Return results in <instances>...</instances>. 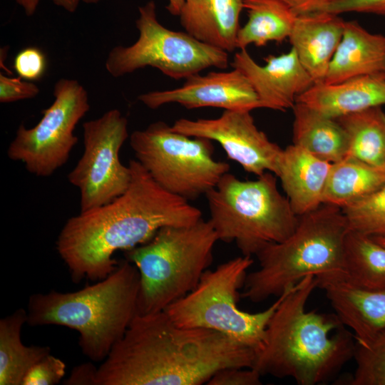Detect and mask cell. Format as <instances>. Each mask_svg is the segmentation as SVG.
Listing matches in <instances>:
<instances>
[{"label":"cell","mask_w":385,"mask_h":385,"mask_svg":"<svg viewBox=\"0 0 385 385\" xmlns=\"http://www.w3.org/2000/svg\"><path fill=\"white\" fill-rule=\"evenodd\" d=\"M322 11L339 15L357 12L385 16V0H337Z\"/></svg>","instance_id":"836d02e7"},{"label":"cell","mask_w":385,"mask_h":385,"mask_svg":"<svg viewBox=\"0 0 385 385\" xmlns=\"http://www.w3.org/2000/svg\"><path fill=\"white\" fill-rule=\"evenodd\" d=\"M332 163L297 145H288L279 158L276 176L292 210L298 216L323 204Z\"/></svg>","instance_id":"e0dca14e"},{"label":"cell","mask_w":385,"mask_h":385,"mask_svg":"<svg viewBox=\"0 0 385 385\" xmlns=\"http://www.w3.org/2000/svg\"><path fill=\"white\" fill-rule=\"evenodd\" d=\"M349 138L351 156L385 168V113L373 107L336 118Z\"/></svg>","instance_id":"4316f807"},{"label":"cell","mask_w":385,"mask_h":385,"mask_svg":"<svg viewBox=\"0 0 385 385\" xmlns=\"http://www.w3.org/2000/svg\"><path fill=\"white\" fill-rule=\"evenodd\" d=\"M302 103L333 118L385 105V73L354 77L338 83H314L297 96Z\"/></svg>","instance_id":"ac0fdd59"},{"label":"cell","mask_w":385,"mask_h":385,"mask_svg":"<svg viewBox=\"0 0 385 385\" xmlns=\"http://www.w3.org/2000/svg\"><path fill=\"white\" fill-rule=\"evenodd\" d=\"M385 184V168L351 156L332 163L323 203L346 207L371 194Z\"/></svg>","instance_id":"603a6c76"},{"label":"cell","mask_w":385,"mask_h":385,"mask_svg":"<svg viewBox=\"0 0 385 385\" xmlns=\"http://www.w3.org/2000/svg\"><path fill=\"white\" fill-rule=\"evenodd\" d=\"M385 73V36L369 32L356 21H345L342 39L324 83L334 84Z\"/></svg>","instance_id":"44dd1931"},{"label":"cell","mask_w":385,"mask_h":385,"mask_svg":"<svg viewBox=\"0 0 385 385\" xmlns=\"http://www.w3.org/2000/svg\"><path fill=\"white\" fill-rule=\"evenodd\" d=\"M128 123L118 109L83 123L84 150L68 175L79 190L81 212L106 205L127 190L131 171L120 162L119 153L129 136Z\"/></svg>","instance_id":"7c38bea8"},{"label":"cell","mask_w":385,"mask_h":385,"mask_svg":"<svg viewBox=\"0 0 385 385\" xmlns=\"http://www.w3.org/2000/svg\"><path fill=\"white\" fill-rule=\"evenodd\" d=\"M53 94V102L42 111L39 122L31 128L19 125L7 149L9 159L41 178L51 176L68 161L78 143L75 128L90 109L88 92L77 80L59 79Z\"/></svg>","instance_id":"8fae6325"},{"label":"cell","mask_w":385,"mask_h":385,"mask_svg":"<svg viewBox=\"0 0 385 385\" xmlns=\"http://www.w3.org/2000/svg\"><path fill=\"white\" fill-rule=\"evenodd\" d=\"M342 323L355 339H366L385 329V287L364 289L343 278L317 282Z\"/></svg>","instance_id":"d6986e66"},{"label":"cell","mask_w":385,"mask_h":385,"mask_svg":"<svg viewBox=\"0 0 385 385\" xmlns=\"http://www.w3.org/2000/svg\"><path fill=\"white\" fill-rule=\"evenodd\" d=\"M356 369L351 385H385V329L366 339H355Z\"/></svg>","instance_id":"83f0119b"},{"label":"cell","mask_w":385,"mask_h":385,"mask_svg":"<svg viewBox=\"0 0 385 385\" xmlns=\"http://www.w3.org/2000/svg\"><path fill=\"white\" fill-rule=\"evenodd\" d=\"M297 16L322 11L337 0H282Z\"/></svg>","instance_id":"d590c367"},{"label":"cell","mask_w":385,"mask_h":385,"mask_svg":"<svg viewBox=\"0 0 385 385\" xmlns=\"http://www.w3.org/2000/svg\"><path fill=\"white\" fill-rule=\"evenodd\" d=\"M27 319V311L19 308L0 319V385H21L31 368L51 354L48 346L24 344L21 330Z\"/></svg>","instance_id":"cb8c5ba5"},{"label":"cell","mask_w":385,"mask_h":385,"mask_svg":"<svg viewBox=\"0 0 385 385\" xmlns=\"http://www.w3.org/2000/svg\"><path fill=\"white\" fill-rule=\"evenodd\" d=\"M167 10L173 16H178L184 0H168Z\"/></svg>","instance_id":"74e56055"},{"label":"cell","mask_w":385,"mask_h":385,"mask_svg":"<svg viewBox=\"0 0 385 385\" xmlns=\"http://www.w3.org/2000/svg\"><path fill=\"white\" fill-rule=\"evenodd\" d=\"M97 367L92 363L86 362L76 366L68 378L63 381L66 385H95Z\"/></svg>","instance_id":"e575fe53"},{"label":"cell","mask_w":385,"mask_h":385,"mask_svg":"<svg viewBox=\"0 0 385 385\" xmlns=\"http://www.w3.org/2000/svg\"><path fill=\"white\" fill-rule=\"evenodd\" d=\"M130 145L159 185L189 202L205 195L230 170L214 158L212 140L175 132L163 121L133 131Z\"/></svg>","instance_id":"9c48e42d"},{"label":"cell","mask_w":385,"mask_h":385,"mask_svg":"<svg viewBox=\"0 0 385 385\" xmlns=\"http://www.w3.org/2000/svg\"><path fill=\"white\" fill-rule=\"evenodd\" d=\"M205 196L218 240L235 242L242 255H256L284 240L298 224L299 216L271 172L247 180L228 172Z\"/></svg>","instance_id":"52a82bcc"},{"label":"cell","mask_w":385,"mask_h":385,"mask_svg":"<svg viewBox=\"0 0 385 385\" xmlns=\"http://www.w3.org/2000/svg\"><path fill=\"white\" fill-rule=\"evenodd\" d=\"M24 10L27 16H31L36 12L41 0H15ZM55 5L60 6L69 13L75 12L81 0H51Z\"/></svg>","instance_id":"8d00e7d4"},{"label":"cell","mask_w":385,"mask_h":385,"mask_svg":"<svg viewBox=\"0 0 385 385\" xmlns=\"http://www.w3.org/2000/svg\"><path fill=\"white\" fill-rule=\"evenodd\" d=\"M217 241L210 221L201 218L163 227L146 243L125 251L140 274L137 314L163 312L190 292L211 265Z\"/></svg>","instance_id":"8992f818"},{"label":"cell","mask_w":385,"mask_h":385,"mask_svg":"<svg viewBox=\"0 0 385 385\" xmlns=\"http://www.w3.org/2000/svg\"><path fill=\"white\" fill-rule=\"evenodd\" d=\"M255 355L220 332L180 327L165 311L136 314L97 367L95 385H200L224 368H252Z\"/></svg>","instance_id":"6da1fadb"},{"label":"cell","mask_w":385,"mask_h":385,"mask_svg":"<svg viewBox=\"0 0 385 385\" xmlns=\"http://www.w3.org/2000/svg\"><path fill=\"white\" fill-rule=\"evenodd\" d=\"M265 61L260 65L246 49H241L235 54L231 65L248 79L261 108L279 111L292 108L297 96L314 84L312 78L292 48L277 56L270 55Z\"/></svg>","instance_id":"9a60e30c"},{"label":"cell","mask_w":385,"mask_h":385,"mask_svg":"<svg viewBox=\"0 0 385 385\" xmlns=\"http://www.w3.org/2000/svg\"><path fill=\"white\" fill-rule=\"evenodd\" d=\"M243 6L248 19L238 31L237 48L281 43L290 36L297 15L282 0H243Z\"/></svg>","instance_id":"d4e9b609"},{"label":"cell","mask_w":385,"mask_h":385,"mask_svg":"<svg viewBox=\"0 0 385 385\" xmlns=\"http://www.w3.org/2000/svg\"><path fill=\"white\" fill-rule=\"evenodd\" d=\"M349 227L342 210L322 204L299 216L294 232L256 255L259 267L247 274L242 297L254 303L279 297L307 276L317 282L344 278V245Z\"/></svg>","instance_id":"5b68a950"},{"label":"cell","mask_w":385,"mask_h":385,"mask_svg":"<svg viewBox=\"0 0 385 385\" xmlns=\"http://www.w3.org/2000/svg\"><path fill=\"white\" fill-rule=\"evenodd\" d=\"M145 106L156 109L178 103L188 109L212 107L251 111L261 105L251 83L239 70L200 73L186 78L182 86L138 96Z\"/></svg>","instance_id":"5bb4252c"},{"label":"cell","mask_w":385,"mask_h":385,"mask_svg":"<svg viewBox=\"0 0 385 385\" xmlns=\"http://www.w3.org/2000/svg\"><path fill=\"white\" fill-rule=\"evenodd\" d=\"M376 241H378L379 243L385 245V237H374Z\"/></svg>","instance_id":"ab89813d"},{"label":"cell","mask_w":385,"mask_h":385,"mask_svg":"<svg viewBox=\"0 0 385 385\" xmlns=\"http://www.w3.org/2000/svg\"><path fill=\"white\" fill-rule=\"evenodd\" d=\"M343 278L364 289L385 287V245L374 237L349 230L344 245Z\"/></svg>","instance_id":"484cf974"},{"label":"cell","mask_w":385,"mask_h":385,"mask_svg":"<svg viewBox=\"0 0 385 385\" xmlns=\"http://www.w3.org/2000/svg\"><path fill=\"white\" fill-rule=\"evenodd\" d=\"M138 13L137 41L128 46H115L108 53L105 67L113 77L150 66L179 80L208 68H227V52L202 43L186 31L170 30L162 25L153 0L140 6Z\"/></svg>","instance_id":"30bf717a"},{"label":"cell","mask_w":385,"mask_h":385,"mask_svg":"<svg viewBox=\"0 0 385 385\" xmlns=\"http://www.w3.org/2000/svg\"><path fill=\"white\" fill-rule=\"evenodd\" d=\"M252 264L250 256L242 255L219 265L214 270H207L190 292L164 311L180 327L220 332L256 353L263 345L268 323L285 290L262 312L250 313L240 309L239 290Z\"/></svg>","instance_id":"ba28073f"},{"label":"cell","mask_w":385,"mask_h":385,"mask_svg":"<svg viewBox=\"0 0 385 385\" xmlns=\"http://www.w3.org/2000/svg\"><path fill=\"white\" fill-rule=\"evenodd\" d=\"M292 110L293 144L331 163L347 155L349 138L336 118L297 102Z\"/></svg>","instance_id":"7402d4cb"},{"label":"cell","mask_w":385,"mask_h":385,"mask_svg":"<svg viewBox=\"0 0 385 385\" xmlns=\"http://www.w3.org/2000/svg\"><path fill=\"white\" fill-rule=\"evenodd\" d=\"M344 23L339 14L324 11L297 16L288 38L314 83L324 82Z\"/></svg>","instance_id":"2e32d148"},{"label":"cell","mask_w":385,"mask_h":385,"mask_svg":"<svg viewBox=\"0 0 385 385\" xmlns=\"http://www.w3.org/2000/svg\"><path fill=\"white\" fill-rule=\"evenodd\" d=\"M171 128L190 137L217 142L227 158L247 173L257 176L266 172L277 174L282 149L257 127L250 111L225 110L216 118H180Z\"/></svg>","instance_id":"4fadbf2b"},{"label":"cell","mask_w":385,"mask_h":385,"mask_svg":"<svg viewBox=\"0 0 385 385\" xmlns=\"http://www.w3.org/2000/svg\"><path fill=\"white\" fill-rule=\"evenodd\" d=\"M128 165L127 190L111 202L70 217L56 250L75 283L105 279L116 268L118 250L148 242L165 226H185L202 218L200 209L159 185L137 160Z\"/></svg>","instance_id":"7a4b0ae2"},{"label":"cell","mask_w":385,"mask_h":385,"mask_svg":"<svg viewBox=\"0 0 385 385\" xmlns=\"http://www.w3.org/2000/svg\"><path fill=\"white\" fill-rule=\"evenodd\" d=\"M102 1H104V0H81V1L86 3V4H97L98 2H101Z\"/></svg>","instance_id":"f35d334b"},{"label":"cell","mask_w":385,"mask_h":385,"mask_svg":"<svg viewBox=\"0 0 385 385\" xmlns=\"http://www.w3.org/2000/svg\"><path fill=\"white\" fill-rule=\"evenodd\" d=\"M66 364L49 354L34 364L23 379L21 385H54L65 376Z\"/></svg>","instance_id":"f546056e"},{"label":"cell","mask_w":385,"mask_h":385,"mask_svg":"<svg viewBox=\"0 0 385 385\" xmlns=\"http://www.w3.org/2000/svg\"><path fill=\"white\" fill-rule=\"evenodd\" d=\"M262 376L253 368L227 367L217 371L209 385H260Z\"/></svg>","instance_id":"d6a6232c"},{"label":"cell","mask_w":385,"mask_h":385,"mask_svg":"<svg viewBox=\"0 0 385 385\" xmlns=\"http://www.w3.org/2000/svg\"><path fill=\"white\" fill-rule=\"evenodd\" d=\"M342 210L350 230L374 237H385V184Z\"/></svg>","instance_id":"f1b7e54d"},{"label":"cell","mask_w":385,"mask_h":385,"mask_svg":"<svg viewBox=\"0 0 385 385\" xmlns=\"http://www.w3.org/2000/svg\"><path fill=\"white\" fill-rule=\"evenodd\" d=\"M39 92L35 83L24 81L20 76L11 77L0 73V102L2 103L33 98Z\"/></svg>","instance_id":"1f68e13d"},{"label":"cell","mask_w":385,"mask_h":385,"mask_svg":"<svg viewBox=\"0 0 385 385\" xmlns=\"http://www.w3.org/2000/svg\"><path fill=\"white\" fill-rule=\"evenodd\" d=\"M316 287L317 278L307 276L284 291L252 367L262 376L291 378L299 385L319 384L353 358L354 334L337 315L306 309Z\"/></svg>","instance_id":"3957f363"},{"label":"cell","mask_w":385,"mask_h":385,"mask_svg":"<svg viewBox=\"0 0 385 385\" xmlns=\"http://www.w3.org/2000/svg\"><path fill=\"white\" fill-rule=\"evenodd\" d=\"M46 61L43 53L38 48L27 47L20 51L14 58V68L24 80L40 79L46 70Z\"/></svg>","instance_id":"4dcf8cb0"},{"label":"cell","mask_w":385,"mask_h":385,"mask_svg":"<svg viewBox=\"0 0 385 385\" xmlns=\"http://www.w3.org/2000/svg\"><path fill=\"white\" fill-rule=\"evenodd\" d=\"M139 288L138 270L125 259L105 279L81 289L31 295L27 324L74 329L83 354L103 361L137 314Z\"/></svg>","instance_id":"277c9868"},{"label":"cell","mask_w":385,"mask_h":385,"mask_svg":"<svg viewBox=\"0 0 385 385\" xmlns=\"http://www.w3.org/2000/svg\"><path fill=\"white\" fill-rule=\"evenodd\" d=\"M243 9V0H184L178 16L192 37L230 53L237 48Z\"/></svg>","instance_id":"ffe728a7"}]
</instances>
